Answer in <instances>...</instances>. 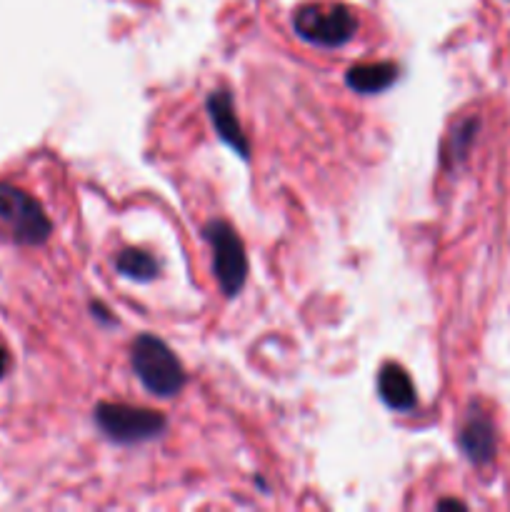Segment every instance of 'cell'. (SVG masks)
Segmentation results:
<instances>
[{
    "label": "cell",
    "instance_id": "14",
    "mask_svg": "<svg viewBox=\"0 0 510 512\" xmlns=\"http://www.w3.org/2000/svg\"><path fill=\"white\" fill-rule=\"evenodd\" d=\"M438 508H465V505L458 500H443V503H438Z\"/></svg>",
    "mask_w": 510,
    "mask_h": 512
},
{
    "label": "cell",
    "instance_id": "10",
    "mask_svg": "<svg viewBox=\"0 0 510 512\" xmlns=\"http://www.w3.org/2000/svg\"><path fill=\"white\" fill-rule=\"evenodd\" d=\"M115 270H118L123 278L135 280V283H150V280L158 278L160 263L150 253L138 248H125L123 253L115 258Z\"/></svg>",
    "mask_w": 510,
    "mask_h": 512
},
{
    "label": "cell",
    "instance_id": "2",
    "mask_svg": "<svg viewBox=\"0 0 510 512\" xmlns=\"http://www.w3.org/2000/svg\"><path fill=\"white\" fill-rule=\"evenodd\" d=\"M43 205L15 185L0 183V235L18 245H43L50 238Z\"/></svg>",
    "mask_w": 510,
    "mask_h": 512
},
{
    "label": "cell",
    "instance_id": "1",
    "mask_svg": "<svg viewBox=\"0 0 510 512\" xmlns=\"http://www.w3.org/2000/svg\"><path fill=\"white\" fill-rule=\"evenodd\" d=\"M130 365L145 390L158 398H173L183 390L185 370L173 350L155 335H138L130 348Z\"/></svg>",
    "mask_w": 510,
    "mask_h": 512
},
{
    "label": "cell",
    "instance_id": "12",
    "mask_svg": "<svg viewBox=\"0 0 510 512\" xmlns=\"http://www.w3.org/2000/svg\"><path fill=\"white\" fill-rule=\"evenodd\" d=\"M90 310H93L95 318L105 320V323H108V325H115V318H113V315H108V310H105L103 305H100V303H93V305H90Z\"/></svg>",
    "mask_w": 510,
    "mask_h": 512
},
{
    "label": "cell",
    "instance_id": "9",
    "mask_svg": "<svg viewBox=\"0 0 510 512\" xmlns=\"http://www.w3.org/2000/svg\"><path fill=\"white\" fill-rule=\"evenodd\" d=\"M398 78V65L395 63H368V65H353L345 73V83L353 88L355 93H383Z\"/></svg>",
    "mask_w": 510,
    "mask_h": 512
},
{
    "label": "cell",
    "instance_id": "4",
    "mask_svg": "<svg viewBox=\"0 0 510 512\" xmlns=\"http://www.w3.org/2000/svg\"><path fill=\"white\" fill-rule=\"evenodd\" d=\"M203 238L213 250V273L218 278L220 290L228 298H235L248 278V255H245L243 240L225 220H208L203 225Z\"/></svg>",
    "mask_w": 510,
    "mask_h": 512
},
{
    "label": "cell",
    "instance_id": "6",
    "mask_svg": "<svg viewBox=\"0 0 510 512\" xmlns=\"http://www.w3.org/2000/svg\"><path fill=\"white\" fill-rule=\"evenodd\" d=\"M460 450L473 465H488L495 458V428L493 420L483 410H470L460 428Z\"/></svg>",
    "mask_w": 510,
    "mask_h": 512
},
{
    "label": "cell",
    "instance_id": "11",
    "mask_svg": "<svg viewBox=\"0 0 510 512\" xmlns=\"http://www.w3.org/2000/svg\"><path fill=\"white\" fill-rule=\"evenodd\" d=\"M475 130H478V120L475 118L463 120V123L453 130V148H450V155H453V158H463V155L468 153V145L473 143Z\"/></svg>",
    "mask_w": 510,
    "mask_h": 512
},
{
    "label": "cell",
    "instance_id": "7",
    "mask_svg": "<svg viewBox=\"0 0 510 512\" xmlns=\"http://www.w3.org/2000/svg\"><path fill=\"white\" fill-rule=\"evenodd\" d=\"M208 115L215 125V133L220 135L228 148H233L240 158H248L250 155V143L245 138L243 128H240L238 118H235L233 98H230L228 90H218V93L208 95Z\"/></svg>",
    "mask_w": 510,
    "mask_h": 512
},
{
    "label": "cell",
    "instance_id": "13",
    "mask_svg": "<svg viewBox=\"0 0 510 512\" xmlns=\"http://www.w3.org/2000/svg\"><path fill=\"white\" fill-rule=\"evenodd\" d=\"M5 370H8V355H5V350L0 348V378L5 375Z\"/></svg>",
    "mask_w": 510,
    "mask_h": 512
},
{
    "label": "cell",
    "instance_id": "5",
    "mask_svg": "<svg viewBox=\"0 0 510 512\" xmlns=\"http://www.w3.org/2000/svg\"><path fill=\"white\" fill-rule=\"evenodd\" d=\"M95 423L105 438L120 445L145 443V440L163 435V430L168 428V420L158 410L120 403H100L95 408Z\"/></svg>",
    "mask_w": 510,
    "mask_h": 512
},
{
    "label": "cell",
    "instance_id": "3",
    "mask_svg": "<svg viewBox=\"0 0 510 512\" xmlns=\"http://www.w3.org/2000/svg\"><path fill=\"white\" fill-rule=\"evenodd\" d=\"M293 30L308 43L320 48H340L353 40L358 30V18L348 5L340 3H310L300 5L293 13Z\"/></svg>",
    "mask_w": 510,
    "mask_h": 512
},
{
    "label": "cell",
    "instance_id": "8",
    "mask_svg": "<svg viewBox=\"0 0 510 512\" xmlns=\"http://www.w3.org/2000/svg\"><path fill=\"white\" fill-rule=\"evenodd\" d=\"M378 395L390 410H395V413H410V410L418 405L413 380H410V375L395 363L383 365V370L378 373Z\"/></svg>",
    "mask_w": 510,
    "mask_h": 512
}]
</instances>
